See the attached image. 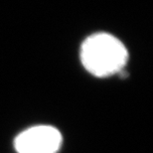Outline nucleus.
<instances>
[{"instance_id": "f257e3e1", "label": "nucleus", "mask_w": 153, "mask_h": 153, "mask_svg": "<svg viewBox=\"0 0 153 153\" xmlns=\"http://www.w3.org/2000/svg\"><path fill=\"white\" fill-rule=\"evenodd\" d=\"M128 60L126 47L108 33H96L85 40L81 47V61L90 74L105 78L120 72Z\"/></svg>"}, {"instance_id": "f03ea898", "label": "nucleus", "mask_w": 153, "mask_h": 153, "mask_svg": "<svg viewBox=\"0 0 153 153\" xmlns=\"http://www.w3.org/2000/svg\"><path fill=\"white\" fill-rule=\"evenodd\" d=\"M62 144L60 131L50 125H37L24 130L15 138L19 153H56Z\"/></svg>"}]
</instances>
